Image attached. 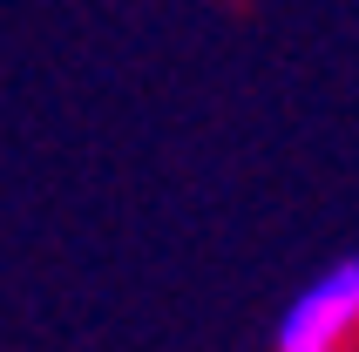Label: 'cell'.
Returning <instances> with one entry per match:
<instances>
[{"mask_svg":"<svg viewBox=\"0 0 359 352\" xmlns=\"http://www.w3.org/2000/svg\"><path fill=\"white\" fill-rule=\"evenodd\" d=\"M353 339H359V251L325 264L278 312L271 352H353Z\"/></svg>","mask_w":359,"mask_h":352,"instance_id":"cell-1","label":"cell"}]
</instances>
